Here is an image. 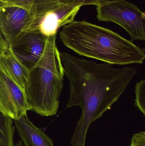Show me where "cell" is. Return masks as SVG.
Listing matches in <instances>:
<instances>
[{"label":"cell","mask_w":145,"mask_h":146,"mask_svg":"<svg viewBox=\"0 0 145 146\" xmlns=\"http://www.w3.org/2000/svg\"><path fill=\"white\" fill-rule=\"evenodd\" d=\"M13 119L0 111V146H14Z\"/></svg>","instance_id":"7c38bea8"},{"label":"cell","mask_w":145,"mask_h":146,"mask_svg":"<svg viewBox=\"0 0 145 146\" xmlns=\"http://www.w3.org/2000/svg\"><path fill=\"white\" fill-rule=\"evenodd\" d=\"M100 2L103 1H106V0H98Z\"/></svg>","instance_id":"ac0fdd59"},{"label":"cell","mask_w":145,"mask_h":146,"mask_svg":"<svg viewBox=\"0 0 145 146\" xmlns=\"http://www.w3.org/2000/svg\"><path fill=\"white\" fill-rule=\"evenodd\" d=\"M14 146H24L23 142L21 141H19Z\"/></svg>","instance_id":"e0dca14e"},{"label":"cell","mask_w":145,"mask_h":146,"mask_svg":"<svg viewBox=\"0 0 145 146\" xmlns=\"http://www.w3.org/2000/svg\"><path fill=\"white\" fill-rule=\"evenodd\" d=\"M82 6L79 3H68L48 12L41 18L37 30L46 37L57 35L60 28L74 21Z\"/></svg>","instance_id":"ba28073f"},{"label":"cell","mask_w":145,"mask_h":146,"mask_svg":"<svg viewBox=\"0 0 145 146\" xmlns=\"http://www.w3.org/2000/svg\"><path fill=\"white\" fill-rule=\"evenodd\" d=\"M68 3L70 2L66 0H0V5L19 7L36 18H41L48 12Z\"/></svg>","instance_id":"8fae6325"},{"label":"cell","mask_w":145,"mask_h":146,"mask_svg":"<svg viewBox=\"0 0 145 146\" xmlns=\"http://www.w3.org/2000/svg\"><path fill=\"white\" fill-rule=\"evenodd\" d=\"M135 106L145 116V80L136 83L135 87Z\"/></svg>","instance_id":"4fadbf2b"},{"label":"cell","mask_w":145,"mask_h":146,"mask_svg":"<svg viewBox=\"0 0 145 146\" xmlns=\"http://www.w3.org/2000/svg\"><path fill=\"white\" fill-rule=\"evenodd\" d=\"M99 21L119 25L128 33L132 42L145 40V13L135 4L126 0H106L96 6Z\"/></svg>","instance_id":"277c9868"},{"label":"cell","mask_w":145,"mask_h":146,"mask_svg":"<svg viewBox=\"0 0 145 146\" xmlns=\"http://www.w3.org/2000/svg\"><path fill=\"white\" fill-rule=\"evenodd\" d=\"M47 37L38 30L26 31L19 34L8 46L15 57L30 71L42 55Z\"/></svg>","instance_id":"8992f818"},{"label":"cell","mask_w":145,"mask_h":146,"mask_svg":"<svg viewBox=\"0 0 145 146\" xmlns=\"http://www.w3.org/2000/svg\"><path fill=\"white\" fill-rule=\"evenodd\" d=\"M70 3H75L82 4L83 6L85 5H94L97 6L99 3L98 0H66Z\"/></svg>","instance_id":"9a60e30c"},{"label":"cell","mask_w":145,"mask_h":146,"mask_svg":"<svg viewBox=\"0 0 145 146\" xmlns=\"http://www.w3.org/2000/svg\"><path fill=\"white\" fill-rule=\"evenodd\" d=\"M14 121L24 146H54L52 140L41 128L36 127L30 121L27 115Z\"/></svg>","instance_id":"9c48e42d"},{"label":"cell","mask_w":145,"mask_h":146,"mask_svg":"<svg viewBox=\"0 0 145 146\" xmlns=\"http://www.w3.org/2000/svg\"><path fill=\"white\" fill-rule=\"evenodd\" d=\"M31 110L25 90L0 67V111L15 121Z\"/></svg>","instance_id":"5b68a950"},{"label":"cell","mask_w":145,"mask_h":146,"mask_svg":"<svg viewBox=\"0 0 145 146\" xmlns=\"http://www.w3.org/2000/svg\"><path fill=\"white\" fill-rule=\"evenodd\" d=\"M63 44L80 56L111 65L142 64L144 48L118 33L86 21H74L63 27L59 33Z\"/></svg>","instance_id":"7a4b0ae2"},{"label":"cell","mask_w":145,"mask_h":146,"mask_svg":"<svg viewBox=\"0 0 145 146\" xmlns=\"http://www.w3.org/2000/svg\"><path fill=\"white\" fill-rule=\"evenodd\" d=\"M8 47L7 43L3 38L0 32V54Z\"/></svg>","instance_id":"2e32d148"},{"label":"cell","mask_w":145,"mask_h":146,"mask_svg":"<svg viewBox=\"0 0 145 146\" xmlns=\"http://www.w3.org/2000/svg\"><path fill=\"white\" fill-rule=\"evenodd\" d=\"M130 146H145V132L142 131L133 134Z\"/></svg>","instance_id":"5bb4252c"},{"label":"cell","mask_w":145,"mask_h":146,"mask_svg":"<svg viewBox=\"0 0 145 146\" xmlns=\"http://www.w3.org/2000/svg\"><path fill=\"white\" fill-rule=\"evenodd\" d=\"M56 36L47 37L42 55L30 71L26 94L32 110L43 116L57 114L64 86V72Z\"/></svg>","instance_id":"3957f363"},{"label":"cell","mask_w":145,"mask_h":146,"mask_svg":"<svg viewBox=\"0 0 145 146\" xmlns=\"http://www.w3.org/2000/svg\"><path fill=\"white\" fill-rule=\"evenodd\" d=\"M36 18L19 7L0 5V32L8 45L21 33L31 30Z\"/></svg>","instance_id":"52a82bcc"},{"label":"cell","mask_w":145,"mask_h":146,"mask_svg":"<svg viewBox=\"0 0 145 146\" xmlns=\"http://www.w3.org/2000/svg\"><path fill=\"white\" fill-rule=\"evenodd\" d=\"M0 67L25 90L30 70L15 57L9 46L0 54Z\"/></svg>","instance_id":"30bf717a"},{"label":"cell","mask_w":145,"mask_h":146,"mask_svg":"<svg viewBox=\"0 0 145 146\" xmlns=\"http://www.w3.org/2000/svg\"><path fill=\"white\" fill-rule=\"evenodd\" d=\"M70 85L66 108L78 106L82 115L71 141V146H85L90 124L111 110L137 74L132 67L115 68L106 63L81 59L60 53Z\"/></svg>","instance_id":"6da1fadb"}]
</instances>
